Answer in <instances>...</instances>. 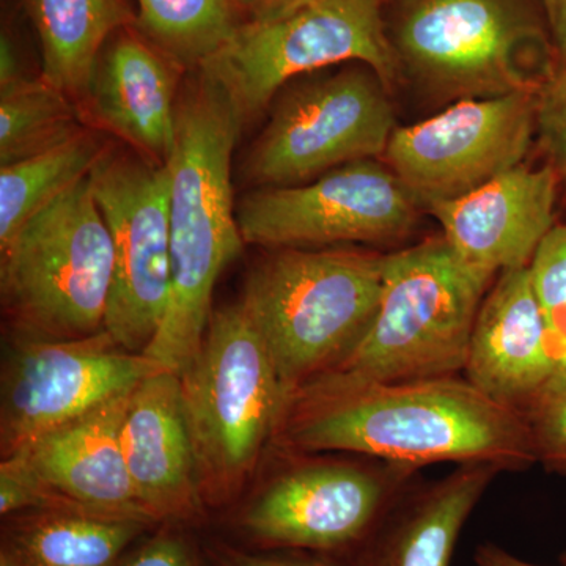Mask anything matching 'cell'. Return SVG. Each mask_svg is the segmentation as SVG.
<instances>
[{"label": "cell", "mask_w": 566, "mask_h": 566, "mask_svg": "<svg viewBox=\"0 0 566 566\" xmlns=\"http://www.w3.org/2000/svg\"><path fill=\"white\" fill-rule=\"evenodd\" d=\"M180 381L200 499L223 509L240 497L274 442L290 394L240 303L212 312Z\"/></svg>", "instance_id": "5b68a950"}, {"label": "cell", "mask_w": 566, "mask_h": 566, "mask_svg": "<svg viewBox=\"0 0 566 566\" xmlns=\"http://www.w3.org/2000/svg\"><path fill=\"white\" fill-rule=\"evenodd\" d=\"M557 370L566 368V223L547 234L528 264Z\"/></svg>", "instance_id": "484cf974"}, {"label": "cell", "mask_w": 566, "mask_h": 566, "mask_svg": "<svg viewBox=\"0 0 566 566\" xmlns=\"http://www.w3.org/2000/svg\"><path fill=\"white\" fill-rule=\"evenodd\" d=\"M386 253L356 245L270 249L240 304L286 392L338 370L367 334L381 300Z\"/></svg>", "instance_id": "277c9868"}, {"label": "cell", "mask_w": 566, "mask_h": 566, "mask_svg": "<svg viewBox=\"0 0 566 566\" xmlns=\"http://www.w3.org/2000/svg\"><path fill=\"white\" fill-rule=\"evenodd\" d=\"M186 524L164 523L150 536L128 551L118 566H214L185 528Z\"/></svg>", "instance_id": "f1b7e54d"}, {"label": "cell", "mask_w": 566, "mask_h": 566, "mask_svg": "<svg viewBox=\"0 0 566 566\" xmlns=\"http://www.w3.org/2000/svg\"><path fill=\"white\" fill-rule=\"evenodd\" d=\"M185 70L134 25L123 28L96 59L82 118H91L96 129L126 142L145 158L166 164Z\"/></svg>", "instance_id": "9a60e30c"}, {"label": "cell", "mask_w": 566, "mask_h": 566, "mask_svg": "<svg viewBox=\"0 0 566 566\" xmlns=\"http://www.w3.org/2000/svg\"><path fill=\"white\" fill-rule=\"evenodd\" d=\"M301 2L304 0H237L248 21L255 22L273 20Z\"/></svg>", "instance_id": "1f68e13d"}, {"label": "cell", "mask_w": 566, "mask_h": 566, "mask_svg": "<svg viewBox=\"0 0 566 566\" xmlns=\"http://www.w3.org/2000/svg\"><path fill=\"white\" fill-rule=\"evenodd\" d=\"M163 370L145 354L123 349L107 331L74 340L18 338L6 352L0 379L2 458Z\"/></svg>", "instance_id": "5bb4252c"}, {"label": "cell", "mask_w": 566, "mask_h": 566, "mask_svg": "<svg viewBox=\"0 0 566 566\" xmlns=\"http://www.w3.org/2000/svg\"><path fill=\"white\" fill-rule=\"evenodd\" d=\"M133 392L41 436L28 449L41 480L55 493L104 513L159 526L142 509L123 453L122 431Z\"/></svg>", "instance_id": "d6986e66"}, {"label": "cell", "mask_w": 566, "mask_h": 566, "mask_svg": "<svg viewBox=\"0 0 566 566\" xmlns=\"http://www.w3.org/2000/svg\"><path fill=\"white\" fill-rule=\"evenodd\" d=\"M244 18L237 0H137L134 28L182 69L199 70Z\"/></svg>", "instance_id": "cb8c5ba5"}, {"label": "cell", "mask_w": 566, "mask_h": 566, "mask_svg": "<svg viewBox=\"0 0 566 566\" xmlns=\"http://www.w3.org/2000/svg\"><path fill=\"white\" fill-rule=\"evenodd\" d=\"M285 452L289 460L234 517L253 551H308L352 560L419 469L376 458Z\"/></svg>", "instance_id": "ba28073f"}, {"label": "cell", "mask_w": 566, "mask_h": 566, "mask_svg": "<svg viewBox=\"0 0 566 566\" xmlns=\"http://www.w3.org/2000/svg\"><path fill=\"white\" fill-rule=\"evenodd\" d=\"M535 136L545 151L547 166L566 186V63L536 93Z\"/></svg>", "instance_id": "83f0119b"}, {"label": "cell", "mask_w": 566, "mask_h": 566, "mask_svg": "<svg viewBox=\"0 0 566 566\" xmlns=\"http://www.w3.org/2000/svg\"><path fill=\"white\" fill-rule=\"evenodd\" d=\"M485 464H461L444 479L409 488L353 566H450L458 538L499 474Z\"/></svg>", "instance_id": "ffe728a7"}, {"label": "cell", "mask_w": 566, "mask_h": 566, "mask_svg": "<svg viewBox=\"0 0 566 566\" xmlns=\"http://www.w3.org/2000/svg\"><path fill=\"white\" fill-rule=\"evenodd\" d=\"M419 211L382 159H363L303 185L256 188L237 205V221L245 244L340 248L401 240Z\"/></svg>", "instance_id": "7c38bea8"}, {"label": "cell", "mask_w": 566, "mask_h": 566, "mask_svg": "<svg viewBox=\"0 0 566 566\" xmlns=\"http://www.w3.org/2000/svg\"><path fill=\"white\" fill-rule=\"evenodd\" d=\"M536 463L566 474V368L557 370L524 406Z\"/></svg>", "instance_id": "4316f807"}, {"label": "cell", "mask_w": 566, "mask_h": 566, "mask_svg": "<svg viewBox=\"0 0 566 566\" xmlns=\"http://www.w3.org/2000/svg\"><path fill=\"white\" fill-rule=\"evenodd\" d=\"M536 93L464 99L397 126L382 161L420 210L453 202L524 164L535 137Z\"/></svg>", "instance_id": "4fadbf2b"}, {"label": "cell", "mask_w": 566, "mask_h": 566, "mask_svg": "<svg viewBox=\"0 0 566 566\" xmlns=\"http://www.w3.org/2000/svg\"><path fill=\"white\" fill-rule=\"evenodd\" d=\"M122 444L137 501L156 524L199 520L205 506L180 375L158 371L133 390Z\"/></svg>", "instance_id": "e0dca14e"}, {"label": "cell", "mask_w": 566, "mask_h": 566, "mask_svg": "<svg viewBox=\"0 0 566 566\" xmlns=\"http://www.w3.org/2000/svg\"><path fill=\"white\" fill-rule=\"evenodd\" d=\"M170 181V296L145 356L180 375L202 345L212 293L241 255L232 155L241 126L226 93L197 70L178 96Z\"/></svg>", "instance_id": "7a4b0ae2"}, {"label": "cell", "mask_w": 566, "mask_h": 566, "mask_svg": "<svg viewBox=\"0 0 566 566\" xmlns=\"http://www.w3.org/2000/svg\"><path fill=\"white\" fill-rule=\"evenodd\" d=\"M134 517L70 510H25L3 517L2 547L24 566H118L156 528Z\"/></svg>", "instance_id": "44dd1931"}, {"label": "cell", "mask_w": 566, "mask_h": 566, "mask_svg": "<svg viewBox=\"0 0 566 566\" xmlns=\"http://www.w3.org/2000/svg\"><path fill=\"white\" fill-rule=\"evenodd\" d=\"M474 562L475 566H545L531 564V562L513 556L504 547L494 545V543H482L476 546ZM560 566H566V564Z\"/></svg>", "instance_id": "836d02e7"}, {"label": "cell", "mask_w": 566, "mask_h": 566, "mask_svg": "<svg viewBox=\"0 0 566 566\" xmlns=\"http://www.w3.org/2000/svg\"><path fill=\"white\" fill-rule=\"evenodd\" d=\"M389 93L378 71L360 62L282 91L241 177L256 188H282L381 159L398 126Z\"/></svg>", "instance_id": "30bf717a"}, {"label": "cell", "mask_w": 566, "mask_h": 566, "mask_svg": "<svg viewBox=\"0 0 566 566\" xmlns=\"http://www.w3.org/2000/svg\"><path fill=\"white\" fill-rule=\"evenodd\" d=\"M203 546L214 566H353L348 558L329 554L285 549L253 551L222 538L207 539Z\"/></svg>", "instance_id": "f546056e"}, {"label": "cell", "mask_w": 566, "mask_h": 566, "mask_svg": "<svg viewBox=\"0 0 566 566\" xmlns=\"http://www.w3.org/2000/svg\"><path fill=\"white\" fill-rule=\"evenodd\" d=\"M560 562L562 564H566V553L564 554V556L560 557Z\"/></svg>", "instance_id": "d590c367"}, {"label": "cell", "mask_w": 566, "mask_h": 566, "mask_svg": "<svg viewBox=\"0 0 566 566\" xmlns=\"http://www.w3.org/2000/svg\"><path fill=\"white\" fill-rule=\"evenodd\" d=\"M386 31L400 80L439 103L538 93L560 66L539 0H397Z\"/></svg>", "instance_id": "3957f363"}, {"label": "cell", "mask_w": 566, "mask_h": 566, "mask_svg": "<svg viewBox=\"0 0 566 566\" xmlns=\"http://www.w3.org/2000/svg\"><path fill=\"white\" fill-rule=\"evenodd\" d=\"M88 181L114 251L104 331L126 352L144 354L169 305V170L133 148L111 145Z\"/></svg>", "instance_id": "8fae6325"}, {"label": "cell", "mask_w": 566, "mask_h": 566, "mask_svg": "<svg viewBox=\"0 0 566 566\" xmlns=\"http://www.w3.org/2000/svg\"><path fill=\"white\" fill-rule=\"evenodd\" d=\"M274 444L303 453H349L420 469L433 463L526 471L534 442L520 409L464 376L376 381L329 371L290 395Z\"/></svg>", "instance_id": "6da1fadb"}, {"label": "cell", "mask_w": 566, "mask_h": 566, "mask_svg": "<svg viewBox=\"0 0 566 566\" xmlns=\"http://www.w3.org/2000/svg\"><path fill=\"white\" fill-rule=\"evenodd\" d=\"M360 62L400 81L386 31V0H304L268 21H245L199 71L232 104L241 126L303 76Z\"/></svg>", "instance_id": "9c48e42d"}, {"label": "cell", "mask_w": 566, "mask_h": 566, "mask_svg": "<svg viewBox=\"0 0 566 566\" xmlns=\"http://www.w3.org/2000/svg\"><path fill=\"white\" fill-rule=\"evenodd\" d=\"M0 566H24L6 547L0 546Z\"/></svg>", "instance_id": "e575fe53"}, {"label": "cell", "mask_w": 566, "mask_h": 566, "mask_svg": "<svg viewBox=\"0 0 566 566\" xmlns=\"http://www.w3.org/2000/svg\"><path fill=\"white\" fill-rule=\"evenodd\" d=\"M84 128L80 107L41 76L0 88V167L50 150Z\"/></svg>", "instance_id": "d4e9b609"}, {"label": "cell", "mask_w": 566, "mask_h": 566, "mask_svg": "<svg viewBox=\"0 0 566 566\" xmlns=\"http://www.w3.org/2000/svg\"><path fill=\"white\" fill-rule=\"evenodd\" d=\"M41 50V77L82 107L104 44L136 14L126 0H24Z\"/></svg>", "instance_id": "7402d4cb"}, {"label": "cell", "mask_w": 566, "mask_h": 566, "mask_svg": "<svg viewBox=\"0 0 566 566\" xmlns=\"http://www.w3.org/2000/svg\"><path fill=\"white\" fill-rule=\"evenodd\" d=\"M25 77L28 74H24L21 69L20 57H18L10 36L2 33V39H0V88L17 84Z\"/></svg>", "instance_id": "d6a6232c"}, {"label": "cell", "mask_w": 566, "mask_h": 566, "mask_svg": "<svg viewBox=\"0 0 566 566\" xmlns=\"http://www.w3.org/2000/svg\"><path fill=\"white\" fill-rule=\"evenodd\" d=\"M556 371L531 270L504 271L476 314L464 378L499 403L523 412Z\"/></svg>", "instance_id": "ac0fdd59"}, {"label": "cell", "mask_w": 566, "mask_h": 566, "mask_svg": "<svg viewBox=\"0 0 566 566\" xmlns=\"http://www.w3.org/2000/svg\"><path fill=\"white\" fill-rule=\"evenodd\" d=\"M114 251L88 177L0 249L2 303L20 337L74 340L104 331Z\"/></svg>", "instance_id": "52a82bcc"}, {"label": "cell", "mask_w": 566, "mask_h": 566, "mask_svg": "<svg viewBox=\"0 0 566 566\" xmlns=\"http://www.w3.org/2000/svg\"><path fill=\"white\" fill-rule=\"evenodd\" d=\"M560 185L553 167L521 166L427 212L458 255L486 273L527 268L554 222Z\"/></svg>", "instance_id": "2e32d148"}, {"label": "cell", "mask_w": 566, "mask_h": 566, "mask_svg": "<svg viewBox=\"0 0 566 566\" xmlns=\"http://www.w3.org/2000/svg\"><path fill=\"white\" fill-rule=\"evenodd\" d=\"M495 277L464 262L442 234L386 253L374 322L335 371L376 381L463 375L476 314Z\"/></svg>", "instance_id": "8992f818"}, {"label": "cell", "mask_w": 566, "mask_h": 566, "mask_svg": "<svg viewBox=\"0 0 566 566\" xmlns=\"http://www.w3.org/2000/svg\"><path fill=\"white\" fill-rule=\"evenodd\" d=\"M109 147L95 129L84 128L50 150L0 167V249L33 216L85 180Z\"/></svg>", "instance_id": "603a6c76"}, {"label": "cell", "mask_w": 566, "mask_h": 566, "mask_svg": "<svg viewBox=\"0 0 566 566\" xmlns=\"http://www.w3.org/2000/svg\"><path fill=\"white\" fill-rule=\"evenodd\" d=\"M547 25H549L551 35H553L554 46H556L558 62L560 65L566 63V0H539Z\"/></svg>", "instance_id": "4dcf8cb0"}]
</instances>
